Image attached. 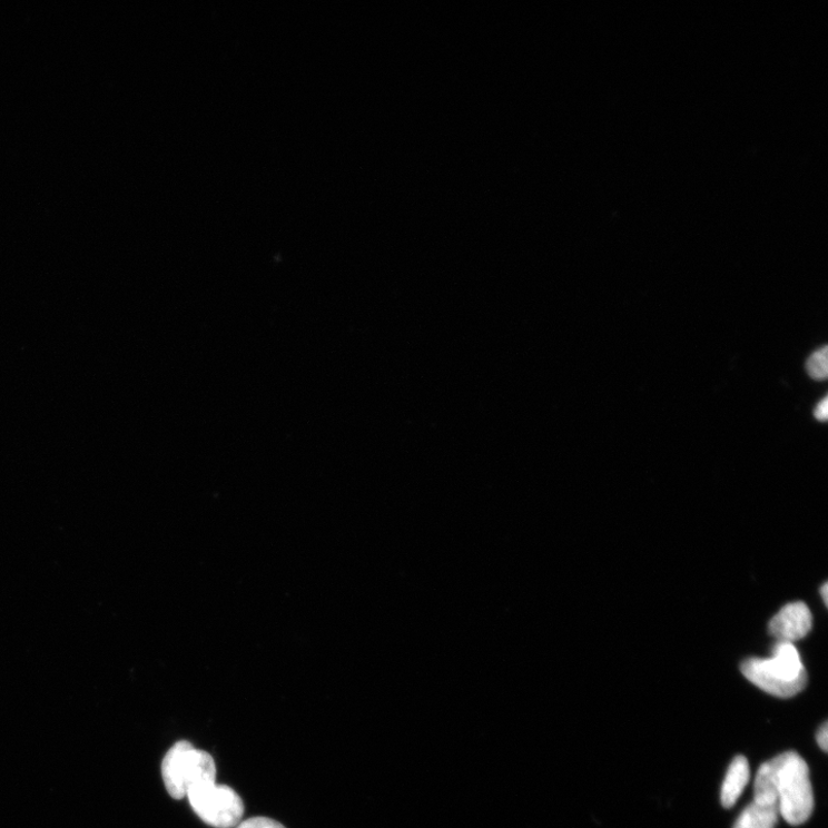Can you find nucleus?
Returning <instances> with one entry per match:
<instances>
[{"mask_svg":"<svg viewBox=\"0 0 828 828\" xmlns=\"http://www.w3.org/2000/svg\"><path fill=\"white\" fill-rule=\"evenodd\" d=\"M741 672L766 693L780 699L798 696L808 682L800 652L790 642L778 641L770 659L746 660L741 664Z\"/></svg>","mask_w":828,"mask_h":828,"instance_id":"f257e3e1","label":"nucleus"},{"mask_svg":"<svg viewBox=\"0 0 828 828\" xmlns=\"http://www.w3.org/2000/svg\"><path fill=\"white\" fill-rule=\"evenodd\" d=\"M779 757L775 781L779 814L788 824L798 826L810 818L815 808L809 768L797 752L788 751Z\"/></svg>","mask_w":828,"mask_h":828,"instance_id":"f03ea898","label":"nucleus"},{"mask_svg":"<svg viewBox=\"0 0 828 828\" xmlns=\"http://www.w3.org/2000/svg\"><path fill=\"white\" fill-rule=\"evenodd\" d=\"M161 775L169 796L183 800L193 788L216 782L217 767L213 755L179 741L164 757Z\"/></svg>","mask_w":828,"mask_h":828,"instance_id":"7ed1b4c3","label":"nucleus"},{"mask_svg":"<svg viewBox=\"0 0 828 828\" xmlns=\"http://www.w3.org/2000/svg\"><path fill=\"white\" fill-rule=\"evenodd\" d=\"M187 798L195 814L205 824L217 828L236 827L245 814L244 801L226 785H199L188 792Z\"/></svg>","mask_w":828,"mask_h":828,"instance_id":"20e7f679","label":"nucleus"},{"mask_svg":"<svg viewBox=\"0 0 828 828\" xmlns=\"http://www.w3.org/2000/svg\"><path fill=\"white\" fill-rule=\"evenodd\" d=\"M812 629V614L804 602H792L771 619L769 632L780 642L799 641L806 638Z\"/></svg>","mask_w":828,"mask_h":828,"instance_id":"39448f33","label":"nucleus"},{"mask_svg":"<svg viewBox=\"0 0 828 828\" xmlns=\"http://www.w3.org/2000/svg\"><path fill=\"white\" fill-rule=\"evenodd\" d=\"M750 778L748 759L745 756H737L728 771L727 777L721 786V805L724 809H731L738 802L743 789Z\"/></svg>","mask_w":828,"mask_h":828,"instance_id":"423d86ee","label":"nucleus"},{"mask_svg":"<svg viewBox=\"0 0 828 828\" xmlns=\"http://www.w3.org/2000/svg\"><path fill=\"white\" fill-rule=\"evenodd\" d=\"M780 814L777 804L755 801L738 818L735 828H775Z\"/></svg>","mask_w":828,"mask_h":828,"instance_id":"0eeeda50","label":"nucleus"},{"mask_svg":"<svg viewBox=\"0 0 828 828\" xmlns=\"http://www.w3.org/2000/svg\"><path fill=\"white\" fill-rule=\"evenodd\" d=\"M807 372L817 382H822L828 374L827 348L814 353L807 362Z\"/></svg>","mask_w":828,"mask_h":828,"instance_id":"6e6552de","label":"nucleus"},{"mask_svg":"<svg viewBox=\"0 0 828 828\" xmlns=\"http://www.w3.org/2000/svg\"><path fill=\"white\" fill-rule=\"evenodd\" d=\"M236 828H286L282 822L267 817H254L240 821Z\"/></svg>","mask_w":828,"mask_h":828,"instance_id":"1a4fd4ad","label":"nucleus"},{"mask_svg":"<svg viewBox=\"0 0 828 828\" xmlns=\"http://www.w3.org/2000/svg\"><path fill=\"white\" fill-rule=\"evenodd\" d=\"M815 417L817 421L825 423L828 417V401L825 397L815 410Z\"/></svg>","mask_w":828,"mask_h":828,"instance_id":"9d476101","label":"nucleus"},{"mask_svg":"<svg viewBox=\"0 0 828 828\" xmlns=\"http://www.w3.org/2000/svg\"><path fill=\"white\" fill-rule=\"evenodd\" d=\"M817 742L819 747L827 752L828 750V723L824 722L822 727L817 733Z\"/></svg>","mask_w":828,"mask_h":828,"instance_id":"9b49d317","label":"nucleus"},{"mask_svg":"<svg viewBox=\"0 0 828 828\" xmlns=\"http://www.w3.org/2000/svg\"><path fill=\"white\" fill-rule=\"evenodd\" d=\"M820 595L822 598V601H824L825 605H827V599H828V584H827V582H825L821 585Z\"/></svg>","mask_w":828,"mask_h":828,"instance_id":"f8f14e48","label":"nucleus"}]
</instances>
